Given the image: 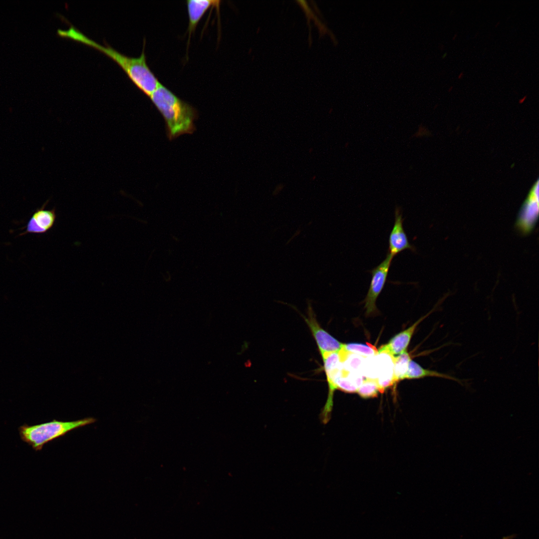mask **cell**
Masks as SVG:
<instances>
[{
  "instance_id": "cell-15",
  "label": "cell",
  "mask_w": 539,
  "mask_h": 539,
  "mask_svg": "<svg viewBox=\"0 0 539 539\" xmlns=\"http://www.w3.org/2000/svg\"><path fill=\"white\" fill-rule=\"evenodd\" d=\"M515 537H516V536H515V535H510V536H506V537H503L502 538V539H513L514 538H515Z\"/></svg>"
},
{
  "instance_id": "cell-2",
  "label": "cell",
  "mask_w": 539,
  "mask_h": 539,
  "mask_svg": "<svg viewBox=\"0 0 539 539\" xmlns=\"http://www.w3.org/2000/svg\"><path fill=\"white\" fill-rule=\"evenodd\" d=\"M149 98L163 116L170 139L195 130L196 109L165 86L161 84Z\"/></svg>"
},
{
  "instance_id": "cell-7",
  "label": "cell",
  "mask_w": 539,
  "mask_h": 539,
  "mask_svg": "<svg viewBox=\"0 0 539 539\" xmlns=\"http://www.w3.org/2000/svg\"><path fill=\"white\" fill-rule=\"evenodd\" d=\"M403 219L399 207L395 210V220L389 236L388 253L393 258L405 250L415 251V248L408 241L403 228Z\"/></svg>"
},
{
  "instance_id": "cell-9",
  "label": "cell",
  "mask_w": 539,
  "mask_h": 539,
  "mask_svg": "<svg viewBox=\"0 0 539 539\" xmlns=\"http://www.w3.org/2000/svg\"><path fill=\"white\" fill-rule=\"evenodd\" d=\"M431 312V311L429 312L411 326L394 335L387 344L381 346L378 351L385 352L395 357L407 350V348L417 326Z\"/></svg>"
},
{
  "instance_id": "cell-4",
  "label": "cell",
  "mask_w": 539,
  "mask_h": 539,
  "mask_svg": "<svg viewBox=\"0 0 539 539\" xmlns=\"http://www.w3.org/2000/svg\"><path fill=\"white\" fill-rule=\"evenodd\" d=\"M393 258L387 253L384 260L371 271V279L364 300L367 315H370L377 312L376 300L386 283Z\"/></svg>"
},
{
  "instance_id": "cell-3",
  "label": "cell",
  "mask_w": 539,
  "mask_h": 539,
  "mask_svg": "<svg viewBox=\"0 0 539 539\" xmlns=\"http://www.w3.org/2000/svg\"><path fill=\"white\" fill-rule=\"evenodd\" d=\"M96 421L92 417L72 421L54 419L48 422L33 425L24 424L18 428V432L21 440L38 451H40L46 443Z\"/></svg>"
},
{
  "instance_id": "cell-8",
  "label": "cell",
  "mask_w": 539,
  "mask_h": 539,
  "mask_svg": "<svg viewBox=\"0 0 539 539\" xmlns=\"http://www.w3.org/2000/svg\"><path fill=\"white\" fill-rule=\"evenodd\" d=\"M47 202L32 214L25 227V230L20 235L26 234H43L49 231L54 225L56 215L55 209H45Z\"/></svg>"
},
{
  "instance_id": "cell-11",
  "label": "cell",
  "mask_w": 539,
  "mask_h": 539,
  "mask_svg": "<svg viewBox=\"0 0 539 539\" xmlns=\"http://www.w3.org/2000/svg\"><path fill=\"white\" fill-rule=\"evenodd\" d=\"M425 377H435L443 378L461 383L458 379L450 375L438 372L436 371L425 369L416 362L411 360L409 362L408 369L405 379H412L424 378Z\"/></svg>"
},
{
  "instance_id": "cell-12",
  "label": "cell",
  "mask_w": 539,
  "mask_h": 539,
  "mask_svg": "<svg viewBox=\"0 0 539 539\" xmlns=\"http://www.w3.org/2000/svg\"><path fill=\"white\" fill-rule=\"evenodd\" d=\"M411 360L407 350L394 357L393 377L395 384L405 379Z\"/></svg>"
},
{
  "instance_id": "cell-14",
  "label": "cell",
  "mask_w": 539,
  "mask_h": 539,
  "mask_svg": "<svg viewBox=\"0 0 539 539\" xmlns=\"http://www.w3.org/2000/svg\"><path fill=\"white\" fill-rule=\"evenodd\" d=\"M356 392L362 398L367 399L376 397L380 390L376 380L367 378L363 381Z\"/></svg>"
},
{
  "instance_id": "cell-20",
  "label": "cell",
  "mask_w": 539,
  "mask_h": 539,
  "mask_svg": "<svg viewBox=\"0 0 539 539\" xmlns=\"http://www.w3.org/2000/svg\"><path fill=\"white\" fill-rule=\"evenodd\" d=\"M447 53H444V55H443L442 57H443V58H445V57H446V56H447Z\"/></svg>"
},
{
  "instance_id": "cell-19",
  "label": "cell",
  "mask_w": 539,
  "mask_h": 539,
  "mask_svg": "<svg viewBox=\"0 0 539 539\" xmlns=\"http://www.w3.org/2000/svg\"><path fill=\"white\" fill-rule=\"evenodd\" d=\"M457 33L455 34L454 35L453 38H452V39L455 40V39L457 37Z\"/></svg>"
},
{
  "instance_id": "cell-10",
  "label": "cell",
  "mask_w": 539,
  "mask_h": 539,
  "mask_svg": "<svg viewBox=\"0 0 539 539\" xmlns=\"http://www.w3.org/2000/svg\"><path fill=\"white\" fill-rule=\"evenodd\" d=\"M221 0H188L186 1L189 24L188 27V44L191 34L195 30L203 16L211 7L219 6Z\"/></svg>"
},
{
  "instance_id": "cell-5",
  "label": "cell",
  "mask_w": 539,
  "mask_h": 539,
  "mask_svg": "<svg viewBox=\"0 0 539 539\" xmlns=\"http://www.w3.org/2000/svg\"><path fill=\"white\" fill-rule=\"evenodd\" d=\"M303 317L316 341L321 357L338 351L342 348L343 343L333 337L320 326L311 307L308 306L307 315Z\"/></svg>"
},
{
  "instance_id": "cell-13",
  "label": "cell",
  "mask_w": 539,
  "mask_h": 539,
  "mask_svg": "<svg viewBox=\"0 0 539 539\" xmlns=\"http://www.w3.org/2000/svg\"><path fill=\"white\" fill-rule=\"evenodd\" d=\"M344 349L348 353L354 354L363 357H372L378 354L376 347L370 343H348L344 344Z\"/></svg>"
},
{
  "instance_id": "cell-6",
  "label": "cell",
  "mask_w": 539,
  "mask_h": 539,
  "mask_svg": "<svg viewBox=\"0 0 539 539\" xmlns=\"http://www.w3.org/2000/svg\"><path fill=\"white\" fill-rule=\"evenodd\" d=\"M539 215L538 181L531 188L521 207L516 227L524 234L530 233L534 228Z\"/></svg>"
},
{
  "instance_id": "cell-17",
  "label": "cell",
  "mask_w": 539,
  "mask_h": 539,
  "mask_svg": "<svg viewBox=\"0 0 539 539\" xmlns=\"http://www.w3.org/2000/svg\"><path fill=\"white\" fill-rule=\"evenodd\" d=\"M526 97H527V95L523 97L522 99H521L520 100V102L521 103V102H523V101H524V100L526 99Z\"/></svg>"
},
{
  "instance_id": "cell-21",
  "label": "cell",
  "mask_w": 539,
  "mask_h": 539,
  "mask_svg": "<svg viewBox=\"0 0 539 539\" xmlns=\"http://www.w3.org/2000/svg\"><path fill=\"white\" fill-rule=\"evenodd\" d=\"M499 23H500V21H498V22L497 23V24H496V25H495V26H496V27H497V26H498V25H499Z\"/></svg>"
},
{
  "instance_id": "cell-1",
  "label": "cell",
  "mask_w": 539,
  "mask_h": 539,
  "mask_svg": "<svg viewBox=\"0 0 539 539\" xmlns=\"http://www.w3.org/2000/svg\"><path fill=\"white\" fill-rule=\"evenodd\" d=\"M57 34L93 47L107 54L120 65L137 87L148 97L161 84L147 63L144 46L139 57H132L122 54L106 43L105 46L99 44L72 25L67 29H57Z\"/></svg>"
},
{
  "instance_id": "cell-16",
  "label": "cell",
  "mask_w": 539,
  "mask_h": 539,
  "mask_svg": "<svg viewBox=\"0 0 539 539\" xmlns=\"http://www.w3.org/2000/svg\"><path fill=\"white\" fill-rule=\"evenodd\" d=\"M464 72H463V71H462V72H460V74H459L458 75V79H461V78H462V77H463L464 76Z\"/></svg>"
},
{
  "instance_id": "cell-18",
  "label": "cell",
  "mask_w": 539,
  "mask_h": 539,
  "mask_svg": "<svg viewBox=\"0 0 539 539\" xmlns=\"http://www.w3.org/2000/svg\"><path fill=\"white\" fill-rule=\"evenodd\" d=\"M453 88V86H450L448 89V92H451Z\"/></svg>"
}]
</instances>
